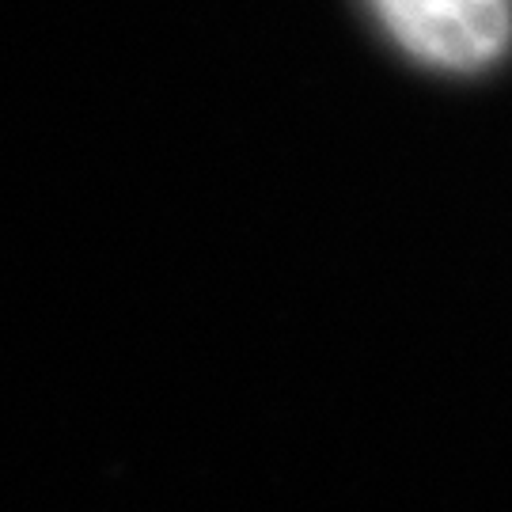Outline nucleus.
<instances>
[{"label":"nucleus","mask_w":512,"mask_h":512,"mask_svg":"<svg viewBox=\"0 0 512 512\" xmlns=\"http://www.w3.org/2000/svg\"><path fill=\"white\" fill-rule=\"evenodd\" d=\"M391 38L425 65L471 73L512 42V0H372Z\"/></svg>","instance_id":"obj_1"}]
</instances>
